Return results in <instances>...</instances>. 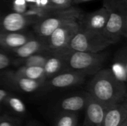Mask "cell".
Returning <instances> with one entry per match:
<instances>
[{"label":"cell","mask_w":127,"mask_h":126,"mask_svg":"<svg viewBox=\"0 0 127 126\" xmlns=\"http://www.w3.org/2000/svg\"><path fill=\"white\" fill-rule=\"evenodd\" d=\"M2 75L7 85L25 93L35 92L44 85V83L40 81L28 79L17 74L15 71H6Z\"/></svg>","instance_id":"30bf717a"},{"label":"cell","mask_w":127,"mask_h":126,"mask_svg":"<svg viewBox=\"0 0 127 126\" xmlns=\"http://www.w3.org/2000/svg\"><path fill=\"white\" fill-rule=\"evenodd\" d=\"M34 36L35 35L33 33L24 30L1 31L0 32V47L5 50H10L20 47Z\"/></svg>","instance_id":"7c38bea8"},{"label":"cell","mask_w":127,"mask_h":126,"mask_svg":"<svg viewBox=\"0 0 127 126\" xmlns=\"http://www.w3.org/2000/svg\"><path fill=\"white\" fill-rule=\"evenodd\" d=\"M53 11L67 9L73 6V0H49Z\"/></svg>","instance_id":"7402d4cb"},{"label":"cell","mask_w":127,"mask_h":126,"mask_svg":"<svg viewBox=\"0 0 127 126\" xmlns=\"http://www.w3.org/2000/svg\"><path fill=\"white\" fill-rule=\"evenodd\" d=\"M109 69L118 81L127 84V50L126 48H123L116 53L112 63L111 68Z\"/></svg>","instance_id":"2e32d148"},{"label":"cell","mask_w":127,"mask_h":126,"mask_svg":"<svg viewBox=\"0 0 127 126\" xmlns=\"http://www.w3.org/2000/svg\"><path fill=\"white\" fill-rule=\"evenodd\" d=\"M38 20V18L13 12L0 5V28L1 31L25 30L28 27L33 25Z\"/></svg>","instance_id":"52a82bcc"},{"label":"cell","mask_w":127,"mask_h":126,"mask_svg":"<svg viewBox=\"0 0 127 126\" xmlns=\"http://www.w3.org/2000/svg\"><path fill=\"white\" fill-rule=\"evenodd\" d=\"M83 126H102L106 108L89 95Z\"/></svg>","instance_id":"4fadbf2b"},{"label":"cell","mask_w":127,"mask_h":126,"mask_svg":"<svg viewBox=\"0 0 127 126\" xmlns=\"http://www.w3.org/2000/svg\"><path fill=\"white\" fill-rule=\"evenodd\" d=\"M9 92L5 91L3 88H0V105L4 102L5 98L9 95Z\"/></svg>","instance_id":"d4e9b609"},{"label":"cell","mask_w":127,"mask_h":126,"mask_svg":"<svg viewBox=\"0 0 127 126\" xmlns=\"http://www.w3.org/2000/svg\"><path fill=\"white\" fill-rule=\"evenodd\" d=\"M126 120L127 104L124 101L106 109L102 126H120Z\"/></svg>","instance_id":"5bb4252c"},{"label":"cell","mask_w":127,"mask_h":126,"mask_svg":"<svg viewBox=\"0 0 127 126\" xmlns=\"http://www.w3.org/2000/svg\"><path fill=\"white\" fill-rule=\"evenodd\" d=\"M0 126H19V122L8 116H0Z\"/></svg>","instance_id":"cb8c5ba5"},{"label":"cell","mask_w":127,"mask_h":126,"mask_svg":"<svg viewBox=\"0 0 127 126\" xmlns=\"http://www.w3.org/2000/svg\"><path fill=\"white\" fill-rule=\"evenodd\" d=\"M120 126H127V120H126Z\"/></svg>","instance_id":"83f0119b"},{"label":"cell","mask_w":127,"mask_h":126,"mask_svg":"<svg viewBox=\"0 0 127 126\" xmlns=\"http://www.w3.org/2000/svg\"><path fill=\"white\" fill-rule=\"evenodd\" d=\"M89 98L88 92L74 94L68 97H65L61 100L58 104V109L60 113L61 112H72L77 113L80 111L84 109L87 105Z\"/></svg>","instance_id":"9a60e30c"},{"label":"cell","mask_w":127,"mask_h":126,"mask_svg":"<svg viewBox=\"0 0 127 126\" xmlns=\"http://www.w3.org/2000/svg\"><path fill=\"white\" fill-rule=\"evenodd\" d=\"M50 54H51V52L49 50H47V51L34 53L25 58H16V59H13V65H16V67L36 66V67L43 68Z\"/></svg>","instance_id":"ac0fdd59"},{"label":"cell","mask_w":127,"mask_h":126,"mask_svg":"<svg viewBox=\"0 0 127 126\" xmlns=\"http://www.w3.org/2000/svg\"><path fill=\"white\" fill-rule=\"evenodd\" d=\"M112 45L103 33H96L80 28L72 39L69 48L71 51L100 52Z\"/></svg>","instance_id":"5b68a950"},{"label":"cell","mask_w":127,"mask_h":126,"mask_svg":"<svg viewBox=\"0 0 127 126\" xmlns=\"http://www.w3.org/2000/svg\"><path fill=\"white\" fill-rule=\"evenodd\" d=\"M0 32H1V28H0Z\"/></svg>","instance_id":"f1b7e54d"},{"label":"cell","mask_w":127,"mask_h":126,"mask_svg":"<svg viewBox=\"0 0 127 126\" xmlns=\"http://www.w3.org/2000/svg\"><path fill=\"white\" fill-rule=\"evenodd\" d=\"M94 0H73V4H80V3H84V2H88Z\"/></svg>","instance_id":"484cf974"},{"label":"cell","mask_w":127,"mask_h":126,"mask_svg":"<svg viewBox=\"0 0 127 126\" xmlns=\"http://www.w3.org/2000/svg\"><path fill=\"white\" fill-rule=\"evenodd\" d=\"M17 74L21 75L30 79L40 81L42 82H45V72L42 67L36 66H20L18 67L15 71Z\"/></svg>","instance_id":"d6986e66"},{"label":"cell","mask_w":127,"mask_h":126,"mask_svg":"<svg viewBox=\"0 0 127 126\" xmlns=\"http://www.w3.org/2000/svg\"><path fill=\"white\" fill-rule=\"evenodd\" d=\"M54 126H78L77 114L72 112H61L57 117Z\"/></svg>","instance_id":"44dd1931"},{"label":"cell","mask_w":127,"mask_h":126,"mask_svg":"<svg viewBox=\"0 0 127 126\" xmlns=\"http://www.w3.org/2000/svg\"><path fill=\"white\" fill-rule=\"evenodd\" d=\"M80 29L77 21L71 22L56 29L46 40L48 50L67 57L71 52L70 43Z\"/></svg>","instance_id":"8992f818"},{"label":"cell","mask_w":127,"mask_h":126,"mask_svg":"<svg viewBox=\"0 0 127 126\" xmlns=\"http://www.w3.org/2000/svg\"><path fill=\"white\" fill-rule=\"evenodd\" d=\"M13 59L7 50H0V72H2L11 65Z\"/></svg>","instance_id":"603a6c76"},{"label":"cell","mask_w":127,"mask_h":126,"mask_svg":"<svg viewBox=\"0 0 127 126\" xmlns=\"http://www.w3.org/2000/svg\"><path fill=\"white\" fill-rule=\"evenodd\" d=\"M87 92L106 108L126 101L127 84L118 81L109 68L101 69L93 75Z\"/></svg>","instance_id":"6da1fadb"},{"label":"cell","mask_w":127,"mask_h":126,"mask_svg":"<svg viewBox=\"0 0 127 126\" xmlns=\"http://www.w3.org/2000/svg\"><path fill=\"white\" fill-rule=\"evenodd\" d=\"M106 59V53L100 52L71 51L66 57L65 69L81 74L93 76L102 69Z\"/></svg>","instance_id":"277c9868"},{"label":"cell","mask_w":127,"mask_h":126,"mask_svg":"<svg viewBox=\"0 0 127 126\" xmlns=\"http://www.w3.org/2000/svg\"><path fill=\"white\" fill-rule=\"evenodd\" d=\"M109 18L103 30L104 36L112 43H118L127 34V0H103Z\"/></svg>","instance_id":"7a4b0ae2"},{"label":"cell","mask_w":127,"mask_h":126,"mask_svg":"<svg viewBox=\"0 0 127 126\" xmlns=\"http://www.w3.org/2000/svg\"><path fill=\"white\" fill-rule=\"evenodd\" d=\"M108 18L109 12L103 6L100 9L92 12L87 13L83 12L77 22L80 28L96 33H103Z\"/></svg>","instance_id":"ba28073f"},{"label":"cell","mask_w":127,"mask_h":126,"mask_svg":"<svg viewBox=\"0 0 127 126\" xmlns=\"http://www.w3.org/2000/svg\"><path fill=\"white\" fill-rule=\"evenodd\" d=\"M47 50H48L47 42L35 36L20 47L7 51L16 58H25L34 53Z\"/></svg>","instance_id":"8fae6325"},{"label":"cell","mask_w":127,"mask_h":126,"mask_svg":"<svg viewBox=\"0 0 127 126\" xmlns=\"http://www.w3.org/2000/svg\"><path fill=\"white\" fill-rule=\"evenodd\" d=\"M86 78V76L83 74L65 69L45 82L49 88L63 89L80 85L83 83Z\"/></svg>","instance_id":"9c48e42d"},{"label":"cell","mask_w":127,"mask_h":126,"mask_svg":"<svg viewBox=\"0 0 127 126\" xmlns=\"http://www.w3.org/2000/svg\"><path fill=\"white\" fill-rule=\"evenodd\" d=\"M4 103L14 113L22 114L26 112V107L21 99L13 95L9 94L4 100Z\"/></svg>","instance_id":"ffe728a7"},{"label":"cell","mask_w":127,"mask_h":126,"mask_svg":"<svg viewBox=\"0 0 127 126\" xmlns=\"http://www.w3.org/2000/svg\"><path fill=\"white\" fill-rule=\"evenodd\" d=\"M27 126H37V125L33 122H30V123H28V125Z\"/></svg>","instance_id":"4316f807"},{"label":"cell","mask_w":127,"mask_h":126,"mask_svg":"<svg viewBox=\"0 0 127 126\" xmlns=\"http://www.w3.org/2000/svg\"><path fill=\"white\" fill-rule=\"evenodd\" d=\"M82 13L80 8L73 6L64 10L51 11L33 25L36 36L46 42L56 29L66 23L77 21Z\"/></svg>","instance_id":"3957f363"},{"label":"cell","mask_w":127,"mask_h":126,"mask_svg":"<svg viewBox=\"0 0 127 126\" xmlns=\"http://www.w3.org/2000/svg\"><path fill=\"white\" fill-rule=\"evenodd\" d=\"M65 62H66L65 56L51 52L50 56H48V59L46 60L43 66L45 81L51 78L54 75L57 74L58 73L65 70Z\"/></svg>","instance_id":"e0dca14e"}]
</instances>
